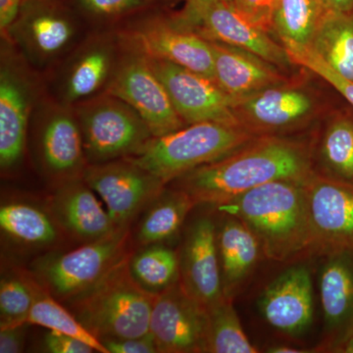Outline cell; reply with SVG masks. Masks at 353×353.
Segmentation results:
<instances>
[{"mask_svg":"<svg viewBox=\"0 0 353 353\" xmlns=\"http://www.w3.org/2000/svg\"><path fill=\"white\" fill-rule=\"evenodd\" d=\"M108 353H157L152 334L138 338H103L99 340Z\"/></svg>","mask_w":353,"mask_h":353,"instance_id":"cell-37","label":"cell"},{"mask_svg":"<svg viewBox=\"0 0 353 353\" xmlns=\"http://www.w3.org/2000/svg\"><path fill=\"white\" fill-rule=\"evenodd\" d=\"M236 8L260 29L274 32L273 14L277 0H232Z\"/></svg>","mask_w":353,"mask_h":353,"instance_id":"cell-36","label":"cell"},{"mask_svg":"<svg viewBox=\"0 0 353 353\" xmlns=\"http://www.w3.org/2000/svg\"><path fill=\"white\" fill-rule=\"evenodd\" d=\"M130 229L118 230L99 241L37 259L30 275L50 296L67 304L92 289L132 250Z\"/></svg>","mask_w":353,"mask_h":353,"instance_id":"cell-6","label":"cell"},{"mask_svg":"<svg viewBox=\"0 0 353 353\" xmlns=\"http://www.w3.org/2000/svg\"><path fill=\"white\" fill-rule=\"evenodd\" d=\"M196 202L182 190H167L159 194L141 213L132 236L134 245L141 248L165 243L175 236Z\"/></svg>","mask_w":353,"mask_h":353,"instance_id":"cell-25","label":"cell"},{"mask_svg":"<svg viewBox=\"0 0 353 353\" xmlns=\"http://www.w3.org/2000/svg\"><path fill=\"white\" fill-rule=\"evenodd\" d=\"M325 329L339 350L353 334V252L328 255L319 280Z\"/></svg>","mask_w":353,"mask_h":353,"instance_id":"cell-21","label":"cell"},{"mask_svg":"<svg viewBox=\"0 0 353 353\" xmlns=\"http://www.w3.org/2000/svg\"><path fill=\"white\" fill-rule=\"evenodd\" d=\"M30 324L0 329V352L19 353L25 347L26 333Z\"/></svg>","mask_w":353,"mask_h":353,"instance_id":"cell-39","label":"cell"},{"mask_svg":"<svg viewBox=\"0 0 353 353\" xmlns=\"http://www.w3.org/2000/svg\"><path fill=\"white\" fill-rule=\"evenodd\" d=\"M150 334L158 352H208V309L190 296L178 282L155 294Z\"/></svg>","mask_w":353,"mask_h":353,"instance_id":"cell-16","label":"cell"},{"mask_svg":"<svg viewBox=\"0 0 353 353\" xmlns=\"http://www.w3.org/2000/svg\"><path fill=\"white\" fill-rule=\"evenodd\" d=\"M352 10L353 0H327V12L350 13Z\"/></svg>","mask_w":353,"mask_h":353,"instance_id":"cell-41","label":"cell"},{"mask_svg":"<svg viewBox=\"0 0 353 353\" xmlns=\"http://www.w3.org/2000/svg\"><path fill=\"white\" fill-rule=\"evenodd\" d=\"M154 6L117 28L123 39L148 58L162 59L215 81L210 41L176 24L173 16L154 13Z\"/></svg>","mask_w":353,"mask_h":353,"instance_id":"cell-9","label":"cell"},{"mask_svg":"<svg viewBox=\"0 0 353 353\" xmlns=\"http://www.w3.org/2000/svg\"><path fill=\"white\" fill-rule=\"evenodd\" d=\"M180 253V283L185 292L208 309L225 299L223 292L217 230L210 217L192 222Z\"/></svg>","mask_w":353,"mask_h":353,"instance_id":"cell-18","label":"cell"},{"mask_svg":"<svg viewBox=\"0 0 353 353\" xmlns=\"http://www.w3.org/2000/svg\"><path fill=\"white\" fill-rule=\"evenodd\" d=\"M128 264L139 287L153 296L180 282V253L165 243L141 246Z\"/></svg>","mask_w":353,"mask_h":353,"instance_id":"cell-27","label":"cell"},{"mask_svg":"<svg viewBox=\"0 0 353 353\" xmlns=\"http://www.w3.org/2000/svg\"><path fill=\"white\" fill-rule=\"evenodd\" d=\"M283 85V83H282ZM273 85L241 99L238 114L263 130L294 126L308 117L314 108L312 97L301 88Z\"/></svg>","mask_w":353,"mask_h":353,"instance_id":"cell-23","label":"cell"},{"mask_svg":"<svg viewBox=\"0 0 353 353\" xmlns=\"http://www.w3.org/2000/svg\"><path fill=\"white\" fill-rule=\"evenodd\" d=\"M265 321L288 334H301L310 327L314 313L313 285L305 265L290 267L267 285L259 299Z\"/></svg>","mask_w":353,"mask_h":353,"instance_id":"cell-19","label":"cell"},{"mask_svg":"<svg viewBox=\"0 0 353 353\" xmlns=\"http://www.w3.org/2000/svg\"><path fill=\"white\" fill-rule=\"evenodd\" d=\"M311 50L330 68L353 82V15L325 12Z\"/></svg>","mask_w":353,"mask_h":353,"instance_id":"cell-26","label":"cell"},{"mask_svg":"<svg viewBox=\"0 0 353 353\" xmlns=\"http://www.w3.org/2000/svg\"><path fill=\"white\" fill-rule=\"evenodd\" d=\"M30 275V274H29ZM31 277L34 301L28 316V324L38 325L50 331L68 334L90 345L95 352L108 353L101 341L77 319L70 309L50 296Z\"/></svg>","mask_w":353,"mask_h":353,"instance_id":"cell-30","label":"cell"},{"mask_svg":"<svg viewBox=\"0 0 353 353\" xmlns=\"http://www.w3.org/2000/svg\"><path fill=\"white\" fill-rule=\"evenodd\" d=\"M210 43L216 83L236 101L285 82L277 66L252 51L218 41Z\"/></svg>","mask_w":353,"mask_h":353,"instance_id":"cell-22","label":"cell"},{"mask_svg":"<svg viewBox=\"0 0 353 353\" xmlns=\"http://www.w3.org/2000/svg\"><path fill=\"white\" fill-rule=\"evenodd\" d=\"M85 23L108 26L126 21L154 6L150 0H70Z\"/></svg>","mask_w":353,"mask_h":353,"instance_id":"cell-34","label":"cell"},{"mask_svg":"<svg viewBox=\"0 0 353 353\" xmlns=\"http://www.w3.org/2000/svg\"><path fill=\"white\" fill-rule=\"evenodd\" d=\"M44 352L51 353H92L94 348L68 334L50 331L43 340Z\"/></svg>","mask_w":353,"mask_h":353,"instance_id":"cell-38","label":"cell"},{"mask_svg":"<svg viewBox=\"0 0 353 353\" xmlns=\"http://www.w3.org/2000/svg\"><path fill=\"white\" fill-rule=\"evenodd\" d=\"M122 41V55L106 92L134 108L154 137L187 126L176 112L166 88L153 71L148 57L123 38Z\"/></svg>","mask_w":353,"mask_h":353,"instance_id":"cell-13","label":"cell"},{"mask_svg":"<svg viewBox=\"0 0 353 353\" xmlns=\"http://www.w3.org/2000/svg\"><path fill=\"white\" fill-rule=\"evenodd\" d=\"M85 20L70 0H24L8 39L37 71L57 68L83 41Z\"/></svg>","mask_w":353,"mask_h":353,"instance_id":"cell-5","label":"cell"},{"mask_svg":"<svg viewBox=\"0 0 353 353\" xmlns=\"http://www.w3.org/2000/svg\"><path fill=\"white\" fill-rule=\"evenodd\" d=\"M252 139V132L243 127L196 123L153 137L137 154L127 158L167 185L194 169L232 154Z\"/></svg>","mask_w":353,"mask_h":353,"instance_id":"cell-4","label":"cell"},{"mask_svg":"<svg viewBox=\"0 0 353 353\" xmlns=\"http://www.w3.org/2000/svg\"><path fill=\"white\" fill-rule=\"evenodd\" d=\"M118 29L97 30L85 37L57 67L51 97L75 106L106 92L121 55Z\"/></svg>","mask_w":353,"mask_h":353,"instance_id":"cell-11","label":"cell"},{"mask_svg":"<svg viewBox=\"0 0 353 353\" xmlns=\"http://www.w3.org/2000/svg\"><path fill=\"white\" fill-rule=\"evenodd\" d=\"M339 352L345 353H353V334L343 341V345L339 348Z\"/></svg>","mask_w":353,"mask_h":353,"instance_id":"cell-43","label":"cell"},{"mask_svg":"<svg viewBox=\"0 0 353 353\" xmlns=\"http://www.w3.org/2000/svg\"><path fill=\"white\" fill-rule=\"evenodd\" d=\"M130 254L94 287L66 304L99 340L138 338L150 334L154 296L132 278L128 264Z\"/></svg>","mask_w":353,"mask_h":353,"instance_id":"cell-3","label":"cell"},{"mask_svg":"<svg viewBox=\"0 0 353 353\" xmlns=\"http://www.w3.org/2000/svg\"><path fill=\"white\" fill-rule=\"evenodd\" d=\"M30 128L46 175L58 183L83 179L88 163L73 106L44 94L34 108Z\"/></svg>","mask_w":353,"mask_h":353,"instance_id":"cell-10","label":"cell"},{"mask_svg":"<svg viewBox=\"0 0 353 353\" xmlns=\"http://www.w3.org/2000/svg\"><path fill=\"white\" fill-rule=\"evenodd\" d=\"M290 59L294 63L305 67L316 75L321 77L332 87L336 88L339 92L353 106V82L343 78L336 73L328 65L320 59L317 55L311 50L310 48H301V50H287Z\"/></svg>","mask_w":353,"mask_h":353,"instance_id":"cell-35","label":"cell"},{"mask_svg":"<svg viewBox=\"0 0 353 353\" xmlns=\"http://www.w3.org/2000/svg\"><path fill=\"white\" fill-rule=\"evenodd\" d=\"M208 352L256 353L259 350L246 336L232 299L225 297L208 309Z\"/></svg>","mask_w":353,"mask_h":353,"instance_id":"cell-31","label":"cell"},{"mask_svg":"<svg viewBox=\"0 0 353 353\" xmlns=\"http://www.w3.org/2000/svg\"><path fill=\"white\" fill-rule=\"evenodd\" d=\"M83 179L104 202L118 230L130 229L166 188L157 176L128 158L88 165Z\"/></svg>","mask_w":353,"mask_h":353,"instance_id":"cell-14","label":"cell"},{"mask_svg":"<svg viewBox=\"0 0 353 353\" xmlns=\"http://www.w3.org/2000/svg\"><path fill=\"white\" fill-rule=\"evenodd\" d=\"M24 0H0V31L4 36L19 16Z\"/></svg>","mask_w":353,"mask_h":353,"instance_id":"cell-40","label":"cell"},{"mask_svg":"<svg viewBox=\"0 0 353 353\" xmlns=\"http://www.w3.org/2000/svg\"><path fill=\"white\" fill-rule=\"evenodd\" d=\"M44 94L39 72L12 43L1 41L0 54V166L10 171L24 157L32 113Z\"/></svg>","mask_w":353,"mask_h":353,"instance_id":"cell-8","label":"cell"},{"mask_svg":"<svg viewBox=\"0 0 353 353\" xmlns=\"http://www.w3.org/2000/svg\"><path fill=\"white\" fill-rule=\"evenodd\" d=\"M73 108L88 165L131 157L154 137L134 108L108 92Z\"/></svg>","mask_w":353,"mask_h":353,"instance_id":"cell-7","label":"cell"},{"mask_svg":"<svg viewBox=\"0 0 353 353\" xmlns=\"http://www.w3.org/2000/svg\"><path fill=\"white\" fill-rule=\"evenodd\" d=\"M306 182L275 181L217 205L241 221L268 259L284 261L310 248Z\"/></svg>","mask_w":353,"mask_h":353,"instance_id":"cell-2","label":"cell"},{"mask_svg":"<svg viewBox=\"0 0 353 353\" xmlns=\"http://www.w3.org/2000/svg\"><path fill=\"white\" fill-rule=\"evenodd\" d=\"M196 1L210 2V1H216V0H196Z\"/></svg>","mask_w":353,"mask_h":353,"instance_id":"cell-46","label":"cell"},{"mask_svg":"<svg viewBox=\"0 0 353 353\" xmlns=\"http://www.w3.org/2000/svg\"><path fill=\"white\" fill-rule=\"evenodd\" d=\"M50 208L58 227L83 243L101 240L118 231L108 210L102 208L83 179L58 183Z\"/></svg>","mask_w":353,"mask_h":353,"instance_id":"cell-20","label":"cell"},{"mask_svg":"<svg viewBox=\"0 0 353 353\" xmlns=\"http://www.w3.org/2000/svg\"><path fill=\"white\" fill-rule=\"evenodd\" d=\"M311 159L301 143L280 138L252 139L224 158L194 169L174 181L196 204L219 205L275 181L307 182Z\"/></svg>","mask_w":353,"mask_h":353,"instance_id":"cell-1","label":"cell"},{"mask_svg":"<svg viewBox=\"0 0 353 353\" xmlns=\"http://www.w3.org/2000/svg\"><path fill=\"white\" fill-rule=\"evenodd\" d=\"M150 1L152 2V3L157 4L162 3V2L171 1V0H150Z\"/></svg>","mask_w":353,"mask_h":353,"instance_id":"cell-44","label":"cell"},{"mask_svg":"<svg viewBox=\"0 0 353 353\" xmlns=\"http://www.w3.org/2000/svg\"><path fill=\"white\" fill-rule=\"evenodd\" d=\"M217 245L223 292L232 299L256 265L261 248L255 234L232 216L217 232Z\"/></svg>","mask_w":353,"mask_h":353,"instance_id":"cell-24","label":"cell"},{"mask_svg":"<svg viewBox=\"0 0 353 353\" xmlns=\"http://www.w3.org/2000/svg\"><path fill=\"white\" fill-rule=\"evenodd\" d=\"M0 227L7 236L25 245H50L58 239V225L52 216L22 202L1 206Z\"/></svg>","mask_w":353,"mask_h":353,"instance_id":"cell-29","label":"cell"},{"mask_svg":"<svg viewBox=\"0 0 353 353\" xmlns=\"http://www.w3.org/2000/svg\"><path fill=\"white\" fill-rule=\"evenodd\" d=\"M34 292L30 275L7 276L0 283V329L27 324Z\"/></svg>","mask_w":353,"mask_h":353,"instance_id":"cell-33","label":"cell"},{"mask_svg":"<svg viewBox=\"0 0 353 353\" xmlns=\"http://www.w3.org/2000/svg\"><path fill=\"white\" fill-rule=\"evenodd\" d=\"M148 59L185 125L216 122L243 127L236 111L239 101L216 81L166 60Z\"/></svg>","mask_w":353,"mask_h":353,"instance_id":"cell-15","label":"cell"},{"mask_svg":"<svg viewBox=\"0 0 353 353\" xmlns=\"http://www.w3.org/2000/svg\"><path fill=\"white\" fill-rule=\"evenodd\" d=\"M305 190L310 248L327 255L353 252V185L313 176Z\"/></svg>","mask_w":353,"mask_h":353,"instance_id":"cell-17","label":"cell"},{"mask_svg":"<svg viewBox=\"0 0 353 353\" xmlns=\"http://www.w3.org/2000/svg\"><path fill=\"white\" fill-rule=\"evenodd\" d=\"M321 160L329 178L353 185V122L345 117L330 123L321 143Z\"/></svg>","mask_w":353,"mask_h":353,"instance_id":"cell-32","label":"cell"},{"mask_svg":"<svg viewBox=\"0 0 353 353\" xmlns=\"http://www.w3.org/2000/svg\"><path fill=\"white\" fill-rule=\"evenodd\" d=\"M325 12L318 0H277L273 14L274 32L285 50L310 48Z\"/></svg>","mask_w":353,"mask_h":353,"instance_id":"cell-28","label":"cell"},{"mask_svg":"<svg viewBox=\"0 0 353 353\" xmlns=\"http://www.w3.org/2000/svg\"><path fill=\"white\" fill-rule=\"evenodd\" d=\"M318 1L321 3V6L324 7L325 10H326L327 0H318Z\"/></svg>","mask_w":353,"mask_h":353,"instance_id":"cell-45","label":"cell"},{"mask_svg":"<svg viewBox=\"0 0 353 353\" xmlns=\"http://www.w3.org/2000/svg\"><path fill=\"white\" fill-rule=\"evenodd\" d=\"M267 352L270 353H303L304 350H299V348L290 347V345H275L269 347Z\"/></svg>","mask_w":353,"mask_h":353,"instance_id":"cell-42","label":"cell"},{"mask_svg":"<svg viewBox=\"0 0 353 353\" xmlns=\"http://www.w3.org/2000/svg\"><path fill=\"white\" fill-rule=\"evenodd\" d=\"M183 26L209 41H218L252 51L277 67L294 63L287 50L270 38L236 8L232 0L201 2L185 0L181 12L172 14Z\"/></svg>","mask_w":353,"mask_h":353,"instance_id":"cell-12","label":"cell"}]
</instances>
